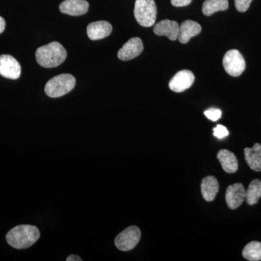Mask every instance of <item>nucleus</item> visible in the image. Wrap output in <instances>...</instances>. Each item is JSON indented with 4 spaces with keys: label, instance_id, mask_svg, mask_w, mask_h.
<instances>
[{
    "label": "nucleus",
    "instance_id": "2eb2a0df",
    "mask_svg": "<svg viewBox=\"0 0 261 261\" xmlns=\"http://www.w3.org/2000/svg\"><path fill=\"white\" fill-rule=\"evenodd\" d=\"M245 161L249 167L252 171L260 172L261 171V145L255 144L251 148L246 147L244 150Z\"/></svg>",
    "mask_w": 261,
    "mask_h": 261
},
{
    "label": "nucleus",
    "instance_id": "4be33fe9",
    "mask_svg": "<svg viewBox=\"0 0 261 261\" xmlns=\"http://www.w3.org/2000/svg\"><path fill=\"white\" fill-rule=\"evenodd\" d=\"M252 0H234L235 7L239 12L244 13L246 12L250 5L251 4Z\"/></svg>",
    "mask_w": 261,
    "mask_h": 261
},
{
    "label": "nucleus",
    "instance_id": "6e6552de",
    "mask_svg": "<svg viewBox=\"0 0 261 261\" xmlns=\"http://www.w3.org/2000/svg\"><path fill=\"white\" fill-rule=\"evenodd\" d=\"M195 82V75L189 70H183L178 71L169 82V88L173 92H185L187 89L192 87Z\"/></svg>",
    "mask_w": 261,
    "mask_h": 261
},
{
    "label": "nucleus",
    "instance_id": "5701e85b",
    "mask_svg": "<svg viewBox=\"0 0 261 261\" xmlns=\"http://www.w3.org/2000/svg\"><path fill=\"white\" fill-rule=\"evenodd\" d=\"M214 135L218 139H224L228 135V130L226 127L222 125H217L216 128H214Z\"/></svg>",
    "mask_w": 261,
    "mask_h": 261
},
{
    "label": "nucleus",
    "instance_id": "412c9836",
    "mask_svg": "<svg viewBox=\"0 0 261 261\" xmlns=\"http://www.w3.org/2000/svg\"><path fill=\"white\" fill-rule=\"evenodd\" d=\"M205 116L207 117L208 119L212 121H217L220 119L221 117V111L219 109H216V108H211V109L207 110L204 113Z\"/></svg>",
    "mask_w": 261,
    "mask_h": 261
},
{
    "label": "nucleus",
    "instance_id": "9d476101",
    "mask_svg": "<svg viewBox=\"0 0 261 261\" xmlns=\"http://www.w3.org/2000/svg\"><path fill=\"white\" fill-rule=\"evenodd\" d=\"M246 199V190L241 183H235L226 189V204L230 209L238 208Z\"/></svg>",
    "mask_w": 261,
    "mask_h": 261
},
{
    "label": "nucleus",
    "instance_id": "f03ea898",
    "mask_svg": "<svg viewBox=\"0 0 261 261\" xmlns=\"http://www.w3.org/2000/svg\"><path fill=\"white\" fill-rule=\"evenodd\" d=\"M66 58V50L58 42L49 43L47 45L38 48L36 51V59L43 68H51L59 66Z\"/></svg>",
    "mask_w": 261,
    "mask_h": 261
},
{
    "label": "nucleus",
    "instance_id": "9b49d317",
    "mask_svg": "<svg viewBox=\"0 0 261 261\" xmlns=\"http://www.w3.org/2000/svg\"><path fill=\"white\" fill-rule=\"evenodd\" d=\"M88 2L86 0H65L60 5V10L64 14L79 16L87 13Z\"/></svg>",
    "mask_w": 261,
    "mask_h": 261
},
{
    "label": "nucleus",
    "instance_id": "1a4fd4ad",
    "mask_svg": "<svg viewBox=\"0 0 261 261\" xmlns=\"http://www.w3.org/2000/svg\"><path fill=\"white\" fill-rule=\"evenodd\" d=\"M143 49L144 46L142 39L139 37L132 38L119 49L118 57L121 61H130L140 56Z\"/></svg>",
    "mask_w": 261,
    "mask_h": 261
},
{
    "label": "nucleus",
    "instance_id": "f3484780",
    "mask_svg": "<svg viewBox=\"0 0 261 261\" xmlns=\"http://www.w3.org/2000/svg\"><path fill=\"white\" fill-rule=\"evenodd\" d=\"M217 159L226 173H233L238 171V161L233 152L228 149H221L218 152Z\"/></svg>",
    "mask_w": 261,
    "mask_h": 261
},
{
    "label": "nucleus",
    "instance_id": "0eeeda50",
    "mask_svg": "<svg viewBox=\"0 0 261 261\" xmlns=\"http://www.w3.org/2000/svg\"><path fill=\"white\" fill-rule=\"evenodd\" d=\"M21 74V67L18 61L9 55L0 56V75L10 80H18Z\"/></svg>",
    "mask_w": 261,
    "mask_h": 261
},
{
    "label": "nucleus",
    "instance_id": "7ed1b4c3",
    "mask_svg": "<svg viewBox=\"0 0 261 261\" xmlns=\"http://www.w3.org/2000/svg\"><path fill=\"white\" fill-rule=\"evenodd\" d=\"M75 79L70 74H61L53 77L46 84L45 93L51 98L61 97L74 88Z\"/></svg>",
    "mask_w": 261,
    "mask_h": 261
},
{
    "label": "nucleus",
    "instance_id": "20e7f679",
    "mask_svg": "<svg viewBox=\"0 0 261 261\" xmlns=\"http://www.w3.org/2000/svg\"><path fill=\"white\" fill-rule=\"evenodd\" d=\"M135 17L140 25L150 27L155 23L157 7L154 0H136Z\"/></svg>",
    "mask_w": 261,
    "mask_h": 261
},
{
    "label": "nucleus",
    "instance_id": "b1692460",
    "mask_svg": "<svg viewBox=\"0 0 261 261\" xmlns=\"http://www.w3.org/2000/svg\"><path fill=\"white\" fill-rule=\"evenodd\" d=\"M192 0H171V4L175 7H185L192 3Z\"/></svg>",
    "mask_w": 261,
    "mask_h": 261
},
{
    "label": "nucleus",
    "instance_id": "a211bd4d",
    "mask_svg": "<svg viewBox=\"0 0 261 261\" xmlns=\"http://www.w3.org/2000/svg\"><path fill=\"white\" fill-rule=\"evenodd\" d=\"M228 8V0H205L202 10L204 15L210 16L216 12L224 11Z\"/></svg>",
    "mask_w": 261,
    "mask_h": 261
},
{
    "label": "nucleus",
    "instance_id": "dca6fc26",
    "mask_svg": "<svg viewBox=\"0 0 261 261\" xmlns=\"http://www.w3.org/2000/svg\"><path fill=\"white\" fill-rule=\"evenodd\" d=\"M219 190L218 180L213 176L204 178L201 183V192L202 197L207 202H211L216 198Z\"/></svg>",
    "mask_w": 261,
    "mask_h": 261
},
{
    "label": "nucleus",
    "instance_id": "f8f14e48",
    "mask_svg": "<svg viewBox=\"0 0 261 261\" xmlns=\"http://www.w3.org/2000/svg\"><path fill=\"white\" fill-rule=\"evenodd\" d=\"M154 33L158 36H165L170 40L176 41L179 33V25L173 20H163L154 25Z\"/></svg>",
    "mask_w": 261,
    "mask_h": 261
},
{
    "label": "nucleus",
    "instance_id": "4468645a",
    "mask_svg": "<svg viewBox=\"0 0 261 261\" xmlns=\"http://www.w3.org/2000/svg\"><path fill=\"white\" fill-rule=\"evenodd\" d=\"M202 28L197 22L191 20L184 21L179 25V33H178V39L181 44H187L191 38L198 35L201 32Z\"/></svg>",
    "mask_w": 261,
    "mask_h": 261
},
{
    "label": "nucleus",
    "instance_id": "aec40b11",
    "mask_svg": "<svg viewBox=\"0 0 261 261\" xmlns=\"http://www.w3.org/2000/svg\"><path fill=\"white\" fill-rule=\"evenodd\" d=\"M243 255L247 260H261V243L254 241L247 244L244 248Z\"/></svg>",
    "mask_w": 261,
    "mask_h": 261
},
{
    "label": "nucleus",
    "instance_id": "393cba45",
    "mask_svg": "<svg viewBox=\"0 0 261 261\" xmlns=\"http://www.w3.org/2000/svg\"><path fill=\"white\" fill-rule=\"evenodd\" d=\"M5 27H6V22L3 17L0 16V34L4 32Z\"/></svg>",
    "mask_w": 261,
    "mask_h": 261
},
{
    "label": "nucleus",
    "instance_id": "ddd939ff",
    "mask_svg": "<svg viewBox=\"0 0 261 261\" xmlns=\"http://www.w3.org/2000/svg\"><path fill=\"white\" fill-rule=\"evenodd\" d=\"M113 27L108 21L93 22L87 27V34L91 40H99L108 37L112 33Z\"/></svg>",
    "mask_w": 261,
    "mask_h": 261
},
{
    "label": "nucleus",
    "instance_id": "6ab92c4d",
    "mask_svg": "<svg viewBox=\"0 0 261 261\" xmlns=\"http://www.w3.org/2000/svg\"><path fill=\"white\" fill-rule=\"evenodd\" d=\"M261 197V180L255 179L251 181L246 191L247 203L255 205Z\"/></svg>",
    "mask_w": 261,
    "mask_h": 261
},
{
    "label": "nucleus",
    "instance_id": "a878e982",
    "mask_svg": "<svg viewBox=\"0 0 261 261\" xmlns=\"http://www.w3.org/2000/svg\"><path fill=\"white\" fill-rule=\"evenodd\" d=\"M67 261H82V259L81 258L80 256L75 255H70L69 257H68V258L66 259Z\"/></svg>",
    "mask_w": 261,
    "mask_h": 261
},
{
    "label": "nucleus",
    "instance_id": "39448f33",
    "mask_svg": "<svg viewBox=\"0 0 261 261\" xmlns=\"http://www.w3.org/2000/svg\"><path fill=\"white\" fill-rule=\"evenodd\" d=\"M141 239V231L137 226L126 228L115 239V245L121 251H130L135 248Z\"/></svg>",
    "mask_w": 261,
    "mask_h": 261
},
{
    "label": "nucleus",
    "instance_id": "f257e3e1",
    "mask_svg": "<svg viewBox=\"0 0 261 261\" xmlns=\"http://www.w3.org/2000/svg\"><path fill=\"white\" fill-rule=\"evenodd\" d=\"M40 232L37 226L19 225L12 228L6 235V240L10 246L15 249H27L37 243Z\"/></svg>",
    "mask_w": 261,
    "mask_h": 261
},
{
    "label": "nucleus",
    "instance_id": "423d86ee",
    "mask_svg": "<svg viewBox=\"0 0 261 261\" xmlns=\"http://www.w3.org/2000/svg\"><path fill=\"white\" fill-rule=\"evenodd\" d=\"M223 65L228 75L238 77L243 73L246 63L240 51L237 49H231L225 54Z\"/></svg>",
    "mask_w": 261,
    "mask_h": 261
}]
</instances>
